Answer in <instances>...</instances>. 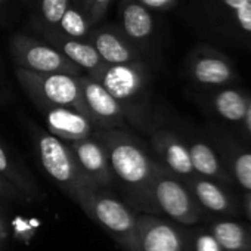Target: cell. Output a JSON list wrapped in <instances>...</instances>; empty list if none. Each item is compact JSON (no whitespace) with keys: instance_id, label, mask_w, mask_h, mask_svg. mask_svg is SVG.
<instances>
[{"instance_id":"cell-5","label":"cell","mask_w":251,"mask_h":251,"mask_svg":"<svg viewBox=\"0 0 251 251\" xmlns=\"http://www.w3.org/2000/svg\"><path fill=\"white\" fill-rule=\"evenodd\" d=\"M126 251H141L136 216L117 198L108 195L105 188H95L90 198V216Z\"/></svg>"},{"instance_id":"cell-6","label":"cell","mask_w":251,"mask_h":251,"mask_svg":"<svg viewBox=\"0 0 251 251\" xmlns=\"http://www.w3.org/2000/svg\"><path fill=\"white\" fill-rule=\"evenodd\" d=\"M11 53L17 67L34 73H62L81 75L83 70L71 62L59 49L28 36L17 34L11 39Z\"/></svg>"},{"instance_id":"cell-32","label":"cell","mask_w":251,"mask_h":251,"mask_svg":"<svg viewBox=\"0 0 251 251\" xmlns=\"http://www.w3.org/2000/svg\"><path fill=\"white\" fill-rule=\"evenodd\" d=\"M6 236V229H5V222H3V217H2V211H0V242H3Z\"/></svg>"},{"instance_id":"cell-24","label":"cell","mask_w":251,"mask_h":251,"mask_svg":"<svg viewBox=\"0 0 251 251\" xmlns=\"http://www.w3.org/2000/svg\"><path fill=\"white\" fill-rule=\"evenodd\" d=\"M71 0H36L39 8V28L43 34L56 33L59 30V23L70 6Z\"/></svg>"},{"instance_id":"cell-18","label":"cell","mask_w":251,"mask_h":251,"mask_svg":"<svg viewBox=\"0 0 251 251\" xmlns=\"http://www.w3.org/2000/svg\"><path fill=\"white\" fill-rule=\"evenodd\" d=\"M188 150H189L194 172L198 176H202L216 182H223V183L232 182V177L226 166L223 164L217 152L208 144L195 141L191 145H188Z\"/></svg>"},{"instance_id":"cell-34","label":"cell","mask_w":251,"mask_h":251,"mask_svg":"<svg viewBox=\"0 0 251 251\" xmlns=\"http://www.w3.org/2000/svg\"><path fill=\"white\" fill-rule=\"evenodd\" d=\"M71 2H73V3H75V5H78V6H81L84 0H71Z\"/></svg>"},{"instance_id":"cell-12","label":"cell","mask_w":251,"mask_h":251,"mask_svg":"<svg viewBox=\"0 0 251 251\" xmlns=\"http://www.w3.org/2000/svg\"><path fill=\"white\" fill-rule=\"evenodd\" d=\"M189 74L202 86H225L236 78L230 59L211 48L195 50L189 61Z\"/></svg>"},{"instance_id":"cell-19","label":"cell","mask_w":251,"mask_h":251,"mask_svg":"<svg viewBox=\"0 0 251 251\" xmlns=\"http://www.w3.org/2000/svg\"><path fill=\"white\" fill-rule=\"evenodd\" d=\"M210 232L214 235L223 251H251L250 227L235 220H217L211 223Z\"/></svg>"},{"instance_id":"cell-35","label":"cell","mask_w":251,"mask_h":251,"mask_svg":"<svg viewBox=\"0 0 251 251\" xmlns=\"http://www.w3.org/2000/svg\"><path fill=\"white\" fill-rule=\"evenodd\" d=\"M25 3H28V5H33V3H36V0H24Z\"/></svg>"},{"instance_id":"cell-10","label":"cell","mask_w":251,"mask_h":251,"mask_svg":"<svg viewBox=\"0 0 251 251\" xmlns=\"http://www.w3.org/2000/svg\"><path fill=\"white\" fill-rule=\"evenodd\" d=\"M37 109L43 115L49 133L64 142L90 138L96 133L95 129H99L84 114L71 106L40 105Z\"/></svg>"},{"instance_id":"cell-16","label":"cell","mask_w":251,"mask_h":251,"mask_svg":"<svg viewBox=\"0 0 251 251\" xmlns=\"http://www.w3.org/2000/svg\"><path fill=\"white\" fill-rule=\"evenodd\" d=\"M183 182L202 208L217 214H236L238 210L233 200L216 180L195 175Z\"/></svg>"},{"instance_id":"cell-30","label":"cell","mask_w":251,"mask_h":251,"mask_svg":"<svg viewBox=\"0 0 251 251\" xmlns=\"http://www.w3.org/2000/svg\"><path fill=\"white\" fill-rule=\"evenodd\" d=\"M245 123V127L251 136V98H248V105H247V111H245V117L242 120Z\"/></svg>"},{"instance_id":"cell-9","label":"cell","mask_w":251,"mask_h":251,"mask_svg":"<svg viewBox=\"0 0 251 251\" xmlns=\"http://www.w3.org/2000/svg\"><path fill=\"white\" fill-rule=\"evenodd\" d=\"M127 111V105L142 98L148 86V73L142 62L105 65L95 77Z\"/></svg>"},{"instance_id":"cell-7","label":"cell","mask_w":251,"mask_h":251,"mask_svg":"<svg viewBox=\"0 0 251 251\" xmlns=\"http://www.w3.org/2000/svg\"><path fill=\"white\" fill-rule=\"evenodd\" d=\"M81 99L89 120L100 130L120 129L126 124L127 111L95 77L89 74L78 75Z\"/></svg>"},{"instance_id":"cell-29","label":"cell","mask_w":251,"mask_h":251,"mask_svg":"<svg viewBox=\"0 0 251 251\" xmlns=\"http://www.w3.org/2000/svg\"><path fill=\"white\" fill-rule=\"evenodd\" d=\"M144 6L148 9H155V11H164L176 5V0H138Z\"/></svg>"},{"instance_id":"cell-15","label":"cell","mask_w":251,"mask_h":251,"mask_svg":"<svg viewBox=\"0 0 251 251\" xmlns=\"http://www.w3.org/2000/svg\"><path fill=\"white\" fill-rule=\"evenodd\" d=\"M45 37L52 46L59 49L71 62H74L83 71H87V74L92 77H96L106 65L96 52V49L87 40L70 39L61 34L59 31L45 34Z\"/></svg>"},{"instance_id":"cell-20","label":"cell","mask_w":251,"mask_h":251,"mask_svg":"<svg viewBox=\"0 0 251 251\" xmlns=\"http://www.w3.org/2000/svg\"><path fill=\"white\" fill-rule=\"evenodd\" d=\"M0 175L6 177L17 189H20L28 201L37 200L43 195L30 173L15 161L2 142H0Z\"/></svg>"},{"instance_id":"cell-3","label":"cell","mask_w":251,"mask_h":251,"mask_svg":"<svg viewBox=\"0 0 251 251\" xmlns=\"http://www.w3.org/2000/svg\"><path fill=\"white\" fill-rule=\"evenodd\" d=\"M15 74L36 106H71L87 117L81 99L78 75L62 73H34L20 67H17Z\"/></svg>"},{"instance_id":"cell-21","label":"cell","mask_w":251,"mask_h":251,"mask_svg":"<svg viewBox=\"0 0 251 251\" xmlns=\"http://www.w3.org/2000/svg\"><path fill=\"white\" fill-rule=\"evenodd\" d=\"M222 155L232 180L251 192V152L239 147L225 144L222 147Z\"/></svg>"},{"instance_id":"cell-33","label":"cell","mask_w":251,"mask_h":251,"mask_svg":"<svg viewBox=\"0 0 251 251\" xmlns=\"http://www.w3.org/2000/svg\"><path fill=\"white\" fill-rule=\"evenodd\" d=\"M6 5H8V0H0V12H3Z\"/></svg>"},{"instance_id":"cell-25","label":"cell","mask_w":251,"mask_h":251,"mask_svg":"<svg viewBox=\"0 0 251 251\" xmlns=\"http://www.w3.org/2000/svg\"><path fill=\"white\" fill-rule=\"evenodd\" d=\"M222 3L232 14L239 28L251 34V0H222Z\"/></svg>"},{"instance_id":"cell-37","label":"cell","mask_w":251,"mask_h":251,"mask_svg":"<svg viewBox=\"0 0 251 251\" xmlns=\"http://www.w3.org/2000/svg\"><path fill=\"white\" fill-rule=\"evenodd\" d=\"M250 233H251V226H250Z\"/></svg>"},{"instance_id":"cell-27","label":"cell","mask_w":251,"mask_h":251,"mask_svg":"<svg viewBox=\"0 0 251 251\" xmlns=\"http://www.w3.org/2000/svg\"><path fill=\"white\" fill-rule=\"evenodd\" d=\"M112 0H84L81 9L87 15L92 25H96L106 14Z\"/></svg>"},{"instance_id":"cell-28","label":"cell","mask_w":251,"mask_h":251,"mask_svg":"<svg viewBox=\"0 0 251 251\" xmlns=\"http://www.w3.org/2000/svg\"><path fill=\"white\" fill-rule=\"evenodd\" d=\"M0 198L5 200H12V201H28L27 197L17 189L6 177H3L0 175Z\"/></svg>"},{"instance_id":"cell-31","label":"cell","mask_w":251,"mask_h":251,"mask_svg":"<svg viewBox=\"0 0 251 251\" xmlns=\"http://www.w3.org/2000/svg\"><path fill=\"white\" fill-rule=\"evenodd\" d=\"M244 211H245L247 217L251 220V192H248L244 197Z\"/></svg>"},{"instance_id":"cell-4","label":"cell","mask_w":251,"mask_h":251,"mask_svg":"<svg viewBox=\"0 0 251 251\" xmlns=\"http://www.w3.org/2000/svg\"><path fill=\"white\" fill-rule=\"evenodd\" d=\"M152 198L160 213L176 223L192 226L201 219V205L191 194L186 183L158 163L152 180Z\"/></svg>"},{"instance_id":"cell-11","label":"cell","mask_w":251,"mask_h":251,"mask_svg":"<svg viewBox=\"0 0 251 251\" xmlns=\"http://www.w3.org/2000/svg\"><path fill=\"white\" fill-rule=\"evenodd\" d=\"M83 175L98 188H108L114 183V175L108 161L106 151L100 141L90 138L67 142Z\"/></svg>"},{"instance_id":"cell-1","label":"cell","mask_w":251,"mask_h":251,"mask_svg":"<svg viewBox=\"0 0 251 251\" xmlns=\"http://www.w3.org/2000/svg\"><path fill=\"white\" fill-rule=\"evenodd\" d=\"M95 136L103 145L114 175L132 204L150 214H160L152 198V180L158 161H154L144 145L120 129H103Z\"/></svg>"},{"instance_id":"cell-23","label":"cell","mask_w":251,"mask_h":251,"mask_svg":"<svg viewBox=\"0 0 251 251\" xmlns=\"http://www.w3.org/2000/svg\"><path fill=\"white\" fill-rule=\"evenodd\" d=\"M92 28H93V25L90 24V21H89L87 15L84 14V11L81 9V6L71 2L59 23L58 31L70 39L87 40Z\"/></svg>"},{"instance_id":"cell-36","label":"cell","mask_w":251,"mask_h":251,"mask_svg":"<svg viewBox=\"0 0 251 251\" xmlns=\"http://www.w3.org/2000/svg\"><path fill=\"white\" fill-rule=\"evenodd\" d=\"M0 251H3V242H0Z\"/></svg>"},{"instance_id":"cell-17","label":"cell","mask_w":251,"mask_h":251,"mask_svg":"<svg viewBox=\"0 0 251 251\" xmlns=\"http://www.w3.org/2000/svg\"><path fill=\"white\" fill-rule=\"evenodd\" d=\"M121 28L132 43H142L154 33V18L150 9L138 0H124L121 5Z\"/></svg>"},{"instance_id":"cell-26","label":"cell","mask_w":251,"mask_h":251,"mask_svg":"<svg viewBox=\"0 0 251 251\" xmlns=\"http://www.w3.org/2000/svg\"><path fill=\"white\" fill-rule=\"evenodd\" d=\"M189 236L192 251H223V248L210 230H198L189 233Z\"/></svg>"},{"instance_id":"cell-8","label":"cell","mask_w":251,"mask_h":251,"mask_svg":"<svg viewBox=\"0 0 251 251\" xmlns=\"http://www.w3.org/2000/svg\"><path fill=\"white\" fill-rule=\"evenodd\" d=\"M141 251H192L189 233L155 214L136 216Z\"/></svg>"},{"instance_id":"cell-2","label":"cell","mask_w":251,"mask_h":251,"mask_svg":"<svg viewBox=\"0 0 251 251\" xmlns=\"http://www.w3.org/2000/svg\"><path fill=\"white\" fill-rule=\"evenodd\" d=\"M31 133L45 172L87 216H90V198L96 186L80 170L68 144L40 127H34Z\"/></svg>"},{"instance_id":"cell-22","label":"cell","mask_w":251,"mask_h":251,"mask_svg":"<svg viewBox=\"0 0 251 251\" xmlns=\"http://www.w3.org/2000/svg\"><path fill=\"white\" fill-rule=\"evenodd\" d=\"M248 105V96L235 89H223L213 98V106L216 112L232 123H239L245 117Z\"/></svg>"},{"instance_id":"cell-14","label":"cell","mask_w":251,"mask_h":251,"mask_svg":"<svg viewBox=\"0 0 251 251\" xmlns=\"http://www.w3.org/2000/svg\"><path fill=\"white\" fill-rule=\"evenodd\" d=\"M154 150L161 160V164L173 175L186 180L197 173L194 172L188 145L169 130H160L152 138Z\"/></svg>"},{"instance_id":"cell-13","label":"cell","mask_w":251,"mask_h":251,"mask_svg":"<svg viewBox=\"0 0 251 251\" xmlns=\"http://www.w3.org/2000/svg\"><path fill=\"white\" fill-rule=\"evenodd\" d=\"M87 42L96 49L99 56L106 65L135 64L141 62L139 52L123 33L112 28H98L90 31Z\"/></svg>"}]
</instances>
